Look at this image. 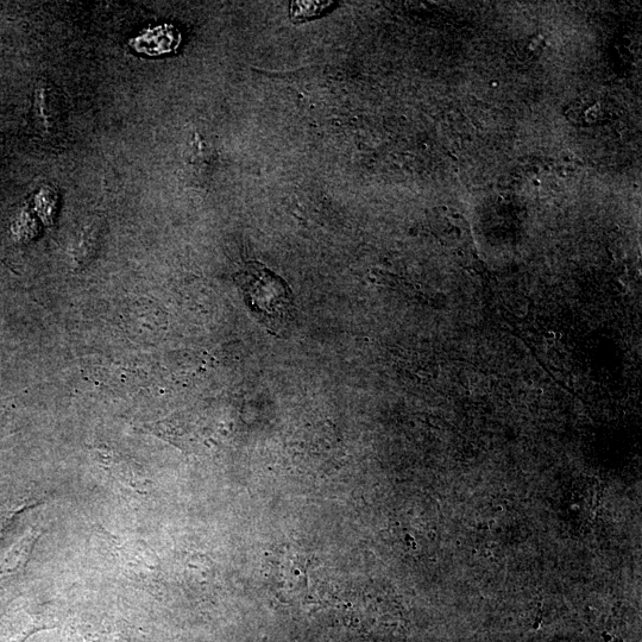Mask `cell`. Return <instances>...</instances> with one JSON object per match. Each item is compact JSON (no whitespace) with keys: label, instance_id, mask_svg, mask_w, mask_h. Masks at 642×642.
<instances>
[{"label":"cell","instance_id":"obj_2","mask_svg":"<svg viewBox=\"0 0 642 642\" xmlns=\"http://www.w3.org/2000/svg\"><path fill=\"white\" fill-rule=\"evenodd\" d=\"M113 553L118 559V565L128 575L140 579V581H150V574L156 570L155 560L151 558L150 549L138 541H129L125 544H115Z\"/></svg>","mask_w":642,"mask_h":642},{"label":"cell","instance_id":"obj_4","mask_svg":"<svg viewBox=\"0 0 642 642\" xmlns=\"http://www.w3.org/2000/svg\"><path fill=\"white\" fill-rule=\"evenodd\" d=\"M330 2H294L291 5V17L294 22H304L319 16L329 8Z\"/></svg>","mask_w":642,"mask_h":642},{"label":"cell","instance_id":"obj_5","mask_svg":"<svg viewBox=\"0 0 642 642\" xmlns=\"http://www.w3.org/2000/svg\"><path fill=\"white\" fill-rule=\"evenodd\" d=\"M12 407L8 400L0 401V438L8 433L12 421Z\"/></svg>","mask_w":642,"mask_h":642},{"label":"cell","instance_id":"obj_3","mask_svg":"<svg viewBox=\"0 0 642 642\" xmlns=\"http://www.w3.org/2000/svg\"><path fill=\"white\" fill-rule=\"evenodd\" d=\"M37 538H39V532L31 531L12 547L8 555H6L4 562L0 563V583L8 577L14 576L17 571L24 568Z\"/></svg>","mask_w":642,"mask_h":642},{"label":"cell","instance_id":"obj_1","mask_svg":"<svg viewBox=\"0 0 642 642\" xmlns=\"http://www.w3.org/2000/svg\"><path fill=\"white\" fill-rule=\"evenodd\" d=\"M254 316L274 333L292 325L295 305L286 281L258 262H250L235 276Z\"/></svg>","mask_w":642,"mask_h":642}]
</instances>
